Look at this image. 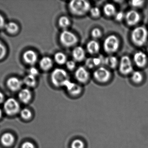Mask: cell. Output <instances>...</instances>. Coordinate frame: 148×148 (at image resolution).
<instances>
[{
	"label": "cell",
	"instance_id": "cell-3",
	"mask_svg": "<svg viewBox=\"0 0 148 148\" xmlns=\"http://www.w3.org/2000/svg\"><path fill=\"white\" fill-rule=\"evenodd\" d=\"M148 36V32L146 28L138 27L135 28L131 33V39L134 43L137 46L144 45Z\"/></svg>",
	"mask_w": 148,
	"mask_h": 148
},
{
	"label": "cell",
	"instance_id": "cell-35",
	"mask_svg": "<svg viewBox=\"0 0 148 148\" xmlns=\"http://www.w3.org/2000/svg\"><path fill=\"white\" fill-rule=\"evenodd\" d=\"M6 49L5 46L0 42V60L4 58L6 55Z\"/></svg>",
	"mask_w": 148,
	"mask_h": 148
},
{
	"label": "cell",
	"instance_id": "cell-17",
	"mask_svg": "<svg viewBox=\"0 0 148 148\" xmlns=\"http://www.w3.org/2000/svg\"><path fill=\"white\" fill-rule=\"evenodd\" d=\"M39 65L40 68L43 71H48L53 67V61L49 56H44L41 59Z\"/></svg>",
	"mask_w": 148,
	"mask_h": 148
},
{
	"label": "cell",
	"instance_id": "cell-6",
	"mask_svg": "<svg viewBox=\"0 0 148 148\" xmlns=\"http://www.w3.org/2000/svg\"><path fill=\"white\" fill-rule=\"evenodd\" d=\"M111 76L110 71L103 66L97 68L93 73L95 80L101 83L108 82L110 80Z\"/></svg>",
	"mask_w": 148,
	"mask_h": 148
},
{
	"label": "cell",
	"instance_id": "cell-16",
	"mask_svg": "<svg viewBox=\"0 0 148 148\" xmlns=\"http://www.w3.org/2000/svg\"><path fill=\"white\" fill-rule=\"evenodd\" d=\"M100 43L95 40H92L89 41L87 43L86 49L89 54L91 55L97 54L100 51Z\"/></svg>",
	"mask_w": 148,
	"mask_h": 148
},
{
	"label": "cell",
	"instance_id": "cell-18",
	"mask_svg": "<svg viewBox=\"0 0 148 148\" xmlns=\"http://www.w3.org/2000/svg\"><path fill=\"white\" fill-rule=\"evenodd\" d=\"M18 96L21 101L23 103H27L31 100L32 98V94L31 91L28 89H23L19 92Z\"/></svg>",
	"mask_w": 148,
	"mask_h": 148
},
{
	"label": "cell",
	"instance_id": "cell-32",
	"mask_svg": "<svg viewBox=\"0 0 148 148\" xmlns=\"http://www.w3.org/2000/svg\"><path fill=\"white\" fill-rule=\"evenodd\" d=\"M85 67L87 69H93L95 67L93 61V57H89L87 58L85 61Z\"/></svg>",
	"mask_w": 148,
	"mask_h": 148
},
{
	"label": "cell",
	"instance_id": "cell-29",
	"mask_svg": "<svg viewBox=\"0 0 148 148\" xmlns=\"http://www.w3.org/2000/svg\"><path fill=\"white\" fill-rule=\"evenodd\" d=\"M89 13L90 16L94 18H98L101 15V10L97 7H91Z\"/></svg>",
	"mask_w": 148,
	"mask_h": 148
},
{
	"label": "cell",
	"instance_id": "cell-31",
	"mask_svg": "<svg viewBox=\"0 0 148 148\" xmlns=\"http://www.w3.org/2000/svg\"><path fill=\"white\" fill-rule=\"evenodd\" d=\"M21 115L23 119L28 120L32 117V112L28 109H23L21 111Z\"/></svg>",
	"mask_w": 148,
	"mask_h": 148
},
{
	"label": "cell",
	"instance_id": "cell-23",
	"mask_svg": "<svg viewBox=\"0 0 148 148\" xmlns=\"http://www.w3.org/2000/svg\"><path fill=\"white\" fill-rule=\"evenodd\" d=\"M58 23L59 26L62 28L64 30H67V28L69 27L71 24L70 19L66 16L61 17L58 20Z\"/></svg>",
	"mask_w": 148,
	"mask_h": 148
},
{
	"label": "cell",
	"instance_id": "cell-5",
	"mask_svg": "<svg viewBox=\"0 0 148 148\" xmlns=\"http://www.w3.org/2000/svg\"><path fill=\"white\" fill-rule=\"evenodd\" d=\"M60 41L62 45L66 47H71L77 44L78 39L72 31L63 30L60 34Z\"/></svg>",
	"mask_w": 148,
	"mask_h": 148
},
{
	"label": "cell",
	"instance_id": "cell-8",
	"mask_svg": "<svg viewBox=\"0 0 148 148\" xmlns=\"http://www.w3.org/2000/svg\"><path fill=\"white\" fill-rule=\"evenodd\" d=\"M4 109L8 115H13L17 114L20 110V105L15 99L9 98L4 103Z\"/></svg>",
	"mask_w": 148,
	"mask_h": 148
},
{
	"label": "cell",
	"instance_id": "cell-40",
	"mask_svg": "<svg viewBox=\"0 0 148 148\" xmlns=\"http://www.w3.org/2000/svg\"><path fill=\"white\" fill-rule=\"evenodd\" d=\"M3 99H4V96L1 92H0V103L3 101Z\"/></svg>",
	"mask_w": 148,
	"mask_h": 148
},
{
	"label": "cell",
	"instance_id": "cell-42",
	"mask_svg": "<svg viewBox=\"0 0 148 148\" xmlns=\"http://www.w3.org/2000/svg\"></svg>",
	"mask_w": 148,
	"mask_h": 148
},
{
	"label": "cell",
	"instance_id": "cell-19",
	"mask_svg": "<svg viewBox=\"0 0 148 148\" xmlns=\"http://www.w3.org/2000/svg\"><path fill=\"white\" fill-rule=\"evenodd\" d=\"M103 12L104 14L108 17L114 16L117 12L116 7L111 3H107L104 5L103 8Z\"/></svg>",
	"mask_w": 148,
	"mask_h": 148
},
{
	"label": "cell",
	"instance_id": "cell-22",
	"mask_svg": "<svg viewBox=\"0 0 148 148\" xmlns=\"http://www.w3.org/2000/svg\"><path fill=\"white\" fill-rule=\"evenodd\" d=\"M55 61L59 65L66 64L68 61L67 57L63 52H58L56 53L54 56Z\"/></svg>",
	"mask_w": 148,
	"mask_h": 148
},
{
	"label": "cell",
	"instance_id": "cell-14",
	"mask_svg": "<svg viewBox=\"0 0 148 148\" xmlns=\"http://www.w3.org/2000/svg\"><path fill=\"white\" fill-rule=\"evenodd\" d=\"M134 59L135 63L139 67H145L147 62V55L142 51L136 53L134 55Z\"/></svg>",
	"mask_w": 148,
	"mask_h": 148
},
{
	"label": "cell",
	"instance_id": "cell-9",
	"mask_svg": "<svg viewBox=\"0 0 148 148\" xmlns=\"http://www.w3.org/2000/svg\"><path fill=\"white\" fill-rule=\"evenodd\" d=\"M75 77L80 83H86L89 79L90 73L86 67L80 66L75 71Z\"/></svg>",
	"mask_w": 148,
	"mask_h": 148
},
{
	"label": "cell",
	"instance_id": "cell-10",
	"mask_svg": "<svg viewBox=\"0 0 148 148\" xmlns=\"http://www.w3.org/2000/svg\"><path fill=\"white\" fill-rule=\"evenodd\" d=\"M140 14L135 10H130L125 14L126 22L130 26L136 25L140 21Z\"/></svg>",
	"mask_w": 148,
	"mask_h": 148
},
{
	"label": "cell",
	"instance_id": "cell-28",
	"mask_svg": "<svg viewBox=\"0 0 148 148\" xmlns=\"http://www.w3.org/2000/svg\"><path fill=\"white\" fill-rule=\"evenodd\" d=\"M71 148H85V144L82 140L76 139L72 142L71 145Z\"/></svg>",
	"mask_w": 148,
	"mask_h": 148
},
{
	"label": "cell",
	"instance_id": "cell-2",
	"mask_svg": "<svg viewBox=\"0 0 148 148\" xmlns=\"http://www.w3.org/2000/svg\"><path fill=\"white\" fill-rule=\"evenodd\" d=\"M69 80V76L66 71L60 68L55 69L50 75L51 82L56 87H64L66 83Z\"/></svg>",
	"mask_w": 148,
	"mask_h": 148
},
{
	"label": "cell",
	"instance_id": "cell-25",
	"mask_svg": "<svg viewBox=\"0 0 148 148\" xmlns=\"http://www.w3.org/2000/svg\"><path fill=\"white\" fill-rule=\"evenodd\" d=\"M5 28L7 32L10 34H15L19 30L18 25L13 22H10L6 23Z\"/></svg>",
	"mask_w": 148,
	"mask_h": 148
},
{
	"label": "cell",
	"instance_id": "cell-39",
	"mask_svg": "<svg viewBox=\"0 0 148 148\" xmlns=\"http://www.w3.org/2000/svg\"><path fill=\"white\" fill-rule=\"evenodd\" d=\"M5 25L6 24H5L4 18H3L2 15L0 14V28L5 27Z\"/></svg>",
	"mask_w": 148,
	"mask_h": 148
},
{
	"label": "cell",
	"instance_id": "cell-33",
	"mask_svg": "<svg viewBox=\"0 0 148 148\" xmlns=\"http://www.w3.org/2000/svg\"><path fill=\"white\" fill-rule=\"evenodd\" d=\"M66 65V67L68 70L72 71L75 69L76 63V62L73 60H69V61H68Z\"/></svg>",
	"mask_w": 148,
	"mask_h": 148
},
{
	"label": "cell",
	"instance_id": "cell-37",
	"mask_svg": "<svg viewBox=\"0 0 148 148\" xmlns=\"http://www.w3.org/2000/svg\"><path fill=\"white\" fill-rule=\"evenodd\" d=\"M29 74L33 76L36 77L39 74V71L35 67H31L29 70Z\"/></svg>",
	"mask_w": 148,
	"mask_h": 148
},
{
	"label": "cell",
	"instance_id": "cell-7",
	"mask_svg": "<svg viewBox=\"0 0 148 148\" xmlns=\"http://www.w3.org/2000/svg\"><path fill=\"white\" fill-rule=\"evenodd\" d=\"M133 70L132 62L127 56H123L121 58L119 63V71L123 75H127Z\"/></svg>",
	"mask_w": 148,
	"mask_h": 148
},
{
	"label": "cell",
	"instance_id": "cell-1",
	"mask_svg": "<svg viewBox=\"0 0 148 148\" xmlns=\"http://www.w3.org/2000/svg\"><path fill=\"white\" fill-rule=\"evenodd\" d=\"M91 6L90 3L85 0H73L68 4L69 11L73 15L82 16L89 12Z\"/></svg>",
	"mask_w": 148,
	"mask_h": 148
},
{
	"label": "cell",
	"instance_id": "cell-27",
	"mask_svg": "<svg viewBox=\"0 0 148 148\" xmlns=\"http://www.w3.org/2000/svg\"><path fill=\"white\" fill-rule=\"evenodd\" d=\"M131 78L132 81L135 83H139L142 81L143 76L141 72L136 71L133 72Z\"/></svg>",
	"mask_w": 148,
	"mask_h": 148
},
{
	"label": "cell",
	"instance_id": "cell-26",
	"mask_svg": "<svg viewBox=\"0 0 148 148\" xmlns=\"http://www.w3.org/2000/svg\"><path fill=\"white\" fill-rule=\"evenodd\" d=\"M105 58L103 55H100L96 57H93V61L95 67H103L105 65Z\"/></svg>",
	"mask_w": 148,
	"mask_h": 148
},
{
	"label": "cell",
	"instance_id": "cell-24",
	"mask_svg": "<svg viewBox=\"0 0 148 148\" xmlns=\"http://www.w3.org/2000/svg\"><path fill=\"white\" fill-rule=\"evenodd\" d=\"M23 82L29 87H34L36 84V77L28 74L24 77Z\"/></svg>",
	"mask_w": 148,
	"mask_h": 148
},
{
	"label": "cell",
	"instance_id": "cell-36",
	"mask_svg": "<svg viewBox=\"0 0 148 148\" xmlns=\"http://www.w3.org/2000/svg\"><path fill=\"white\" fill-rule=\"evenodd\" d=\"M144 1H137L134 0L131 2V4L133 7L134 8H140L142 7L144 4Z\"/></svg>",
	"mask_w": 148,
	"mask_h": 148
},
{
	"label": "cell",
	"instance_id": "cell-21",
	"mask_svg": "<svg viewBox=\"0 0 148 148\" xmlns=\"http://www.w3.org/2000/svg\"><path fill=\"white\" fill-rule=\"evenodd\" d=\"M14 141V137L10 133H7L3 135L1 142L3 145L7 147L11 146Z\"/></svg>",
	"mask_w": 148,
	"mask_h": 148
},
{
	"label": "cell",
	"instance_id": "cell-34",
	"mask_svg": "<svg viewBox=\"0 0 148 148\" xmlns=\"http://www.w3.org/2000/svg\"><path fill=\"white\" fill-rule=\"evenodd\" d=\"M114 19L116 21H121L123 18H125V15L124 13L122 11L116 12V14L115 15Z\"/></svg>",
	"mask_w": 148,
	"mask_h": 148
},
{
	"label": "cell",
	"instance_id": "cell-13",
	"mask_svg": "<svg viewBox=\"0 0 148 148\" xmlns=\"http://www.w3.org/2000/svg\"><path fill=\"white\" fill-rule=\"evenodd\" d=\"M86 53L84 49L81 46L75 47L72 51V56L75 62L82 61L85 58Z\"/></svg>",
	"mask_w": 148,
	"mask_h": 148
},
{
	"label": "cell",
	"instance_id": "cell-38",
	"mask_svg": "<svg viewBox=\"0 0 148 148\" xmlns=\"http://www.w3.org/2000/svg\"><path fill=\"white\" fill-rule=\"evenodd\" d=\"M22 148H35L34 145L30 142H26L23 144Z\"/></svg>",
	"mask_w": 148,
	"mask_h": 148
},
{
	"label": "cell",
	"instance_id": "cell-11",
	"mask_svg": "<svg viewBox=\"0 0 148 148\" xmlns=\"http://www.w3.org/2000/svg\"><path fill=\"white\" fill-rule=\"evenodd\" d=\"M64 87L66 88L68 93L71 95H78L82 91V87L79 84L68 80L65 83Z\"/></svg>",
	"mask_w": 148,
	"mask_h": 148
},
{
	"label": "cell",
	"instance_id": "cell-12",
	"mask_svg": "<svg viewBox=\"0 0 148 148\" xmlns=\"http://www.w3.org/2000/svg\"><path fill=\"white\" fill-rule=\"evenodd\" d=\"M23 57L26 63L31 65L35 64L38 60L37 54L32 50H29L25 51L23 53Z\"/></svg>",
	"mask_w": 148,
	"mask_h": 148
},
{
	"label": "cell",
	"instance_id": "cell-4",
	"mask_svg": "<svg viewBox=\"0 0 148 148\" xmlns=\"http://www.w3.org/2000/svg\"><path fill=\"white\" fill-rule=\"evenodd\" d=\"M120 41L119 38L114 34L107 36L103 43V48L104 51L109 54L115 53L119 49Z\"/></svg>",
	"mask_w": 148,
	"mask_h": 148
},
{
	"label": "cell",
	"instance_id": "cell-41",
	"mask_svg": "<svg viewBox=\"0 0 148 148\" xmlns=\"http://www.w3.org/2000/svg\"><path fill=\"white\" fill-rule=\"evenodd\" d=\"M2 116V111L1 110V109H0V118H1V116Z\"/></svg>",
	"mask_w": 148,
	"mask_h": 148
},
{
	"label": "cell",
	"instance_id": "cell-30",
	"mask_svg": "<svg viewBox=\"0 0 148 148\" xmlns=\"http://www.w3.org/2000/svg\"><path fill=\"white\" fill-rule=\"evenodd\" d=\"M102 35V33L101 30L98 28H95L91 30V36L94 40H96V39H99L101 37Z\"/></svg>",
	"mask_w": 148,
	"mask_h": 148
},
{
	"label": "cell",
	"instance_id": "cell-20",
	"mask_svg": "<svg viewBox=\"0 0 148 148\" xmlns=\"http://www.w3.org/2000/svg\"><path fill=\"white\" fill-rule=\"evenodd\" d=\"M118 64V59L115 56L111 55L105 58V65L110 68H115Z\"/></svg>",
	"mask_w": 148,
	"mask_h": 148
},
{
	"label": "cell",
	"instance_id": "cell-15",
	"mask_svg": "<svg viewBox=\"0 0 148 148\" xmlns=\"http://www.w3.org/2000/svg\"><path fill=\"white\" fill-rule=\"evenodd\" d=\"M7 84L10 89L12 91H16L21 88L22 82L16 77H11L8 79Z\"/></svg>",
	"mask_w": 148,
	"mask_h": 148
}]
</instances>
